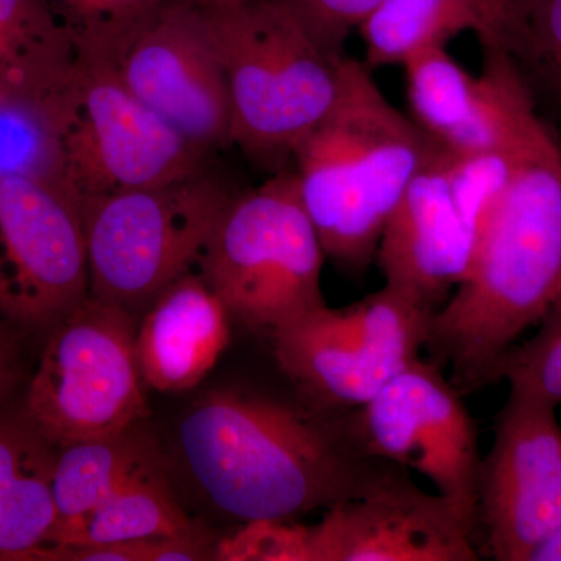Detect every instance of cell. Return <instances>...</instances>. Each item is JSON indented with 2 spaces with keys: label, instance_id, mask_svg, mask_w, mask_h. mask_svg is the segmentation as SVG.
Returning a JSON list of instances; mask_svg holds the SVG:
<instances>
[{
  "label": "cell",
  "instance_id": "obj_19",
  "mask_svg": "<svg viewBox=\"0 0 561 561\" xmlns=\"http://www.w3.org/2000/svg\"><path fill=\"white\" fill-rule=\"evenodd\" d=\"M147 421L57 448L51 471L55 523L92 511L125 483L162 465Z\"/></svg>",
  "mask_w": 561,
  "mask_h": 561
},
{
  "label": "cell",
  "instance_id": "obj_29",
  "mask_svg": "<svg viewBox=\"0 0 561 561\" xmlns=\"http://www.w3.org/2000/svg\"><path fill=\"white\" fill-rule=\"evenodd\" d=\"M518 62L561 105V0H530L526 49Z\"/></svg>",
  "mask_w": 561,
  "mask_h": 561
},
{
  "label": "cell",
  "instance_id": "obj_3",
  "mask_svg": "<svg viewBox=\"0 0 561 561\" xmlns=\"http://www.w3.org/2000/svg\"><path fill=\"white\" fill-rule=\"evenodd\" d=\"M437 146L391 105L364 62L345 57L334 105L291 157L327 257L348 275L367 272L390 214Z\"/></svg>",
  "mask_w": 561,
  "mask_h": 561
},
{
  "label": "cell",
  "instance_id": "obj_28",
  "mask_svg": "<svg viewBox=\"0 0 561 561\" xmlns=\"http://www.w3.org/2000/svg\"><path fill=\"white\" fill-rule=\"evenodd\" d=\"M300 22L313 43L332 57H343L351 32L383 0H272Z\"/></svg>",
  "mask_w": 561,
  "mask_h": 561
},
{
  "label": "cell",
  "instance_id": "obj_5",
  "mask_svg": "<svg viewBox=\"0 0 561 561\" xmlns=\"http://www.w3.org/2000/svg\"><path fill=\"white\" fill-rule=\"evenodd\" d=\"M327 260L302 205L295 172L236 194L214 231L198 272L231 320L265 337L302 313L327 305Z\"/></svg>",
  "mask_w": 561,
  "mask_h": 561
},
{
  "label": "cell",
  "instance_id": "obj_1",
  "mask_svg": "<svg viewBox=\"0 0 561 561\" xmlns=\"http://www.w3.org/2000/svg\"><path fill=\"white\" fill-rule=\"evenodd\" d=\"M176 456L203 500L239 524L327 512L408 470L368 448L359 409L328 408L295 383L290 394L231 387L198 398L176 427Z\"/></svg>",
  "mask_w": 561,
  "mask_h": 561
},
{
  "label": "cell",
  "instance_id": "obj_14",
  "mask_svg": "<svg viewBox=\"0 0 561 561\" xmlns=\"http://www.w3.org/2000/svg\"><path fill=\"white\" fill-rule=\"evenodd\" d=\"M306 561H474L476 524L409 470L305 526Z\"/></svg>",
  "mask_w": 561,
  "mask_h": 561
},
{
  "label": "cell",
  "instance_id": "obj_15",
  "mask_svg": "<svg viewBox=\"0 0 561 561\" xmlns=\"http://www.w3.org/2000/svg\"><path fill=\"white\" fill-rule=\"evenodd\" d=\"M476 247L454 205L437 146L390 214L376 262L386 284L435 313L467 278Z\"/></svg>",
  "mask_w": 561,
  "mask_h": 561
},
{
  "label": "cell",
  "instance_id": "obj_11",
  "mask_svg": "<svg viewBox=\"0 0 561 561\" xmlns=\"http://www.w3.org/2000/svg\"><path fill=\"white\" fill-rule=\"evenodd\" d=\"M88 297L83 203L62 184L0 180V317L41 342Z\"/></svg>",
  "mask_w": 561,
  "mask_h": 561
},
{
  "label": "cell",
  "instance_id": "obj_32",
  "mask_svg": "<svg viewBox=\"0 0 561 561\" xmlns=\"http://www.w3.org/2000/svg\"><path fill=\"white\" fill-rule=\"evenodd\" d=\"M10 94H14V92H11L10 88L7 87V84L3 83L2 80H0V103L5 101V99L9 98Z\"/></svg>",
  "mask_w": 561,
  "mask_h": 561
},
{
  "label": "cell",
  "instance_id": "obj_6",
  "mask_svg": "<svg viewBox=\"0 0 561 561\" xmlns=\"http://www.w3.org/2000/svg\"><path fill=\"white\" fill-rule=\"evenodd\" d=\"M234 192L209 168L83 202L90 295L142 312L198 271Z\"/></svg>",
  "mask_w": 561,
  "mask_h": 561
},
{
  "label": "cell",
  "instance_id": "obj_31",
  "mask_svg": "<svg viewBox=\"0 0 561 561\" xmlns=\"http://www.w3.org/2000/svg\"><path fill=\"white\" fill-rule=\"evenodd\" d=\"M530 561H561V523L549 535L548 540L542 542L540 548L535 551Z\"/></svg>",
  "mask_w": 561,
  "mask_h": 561
},
{
  "label": "cell",
  "instance_id": "obj_17",
  "mask_svg": "<svg viewBox=\"0 0 561 561\" xmlns=\"http://www.w3.org/2000/svg\"><path fill=\"white\" fill-rule=\"evenodd\" d=\"M530 0H383L360 22L368 69L401 65L426 47L448 46L460 33H474L482 49L523 57Z\"/></svg>",
  "mask_w": 561,
  "mask_h": 561
},
{
  "label": "cell",
  "instance_id": "obj_10",
  "mask_svg": "<svg viewBox=\"0 0 561 561\" xmlns=\"http://www.w3.org/2000/svg\"><path fill=\"white\" fill-rule=\"evenodd\" d=\"M92 57L108 61L136 99L198 149L232 146L230 90L203 3L164 0Z\"/></svg>",
  "mask_w": 561,
  "mask_h": 561
},
{
  "label": "cell",
  "instance_id": "obj_25",
  "mask_svg": "<svg viewBox=\"0 0 561 561\" xmlns=\"http://www.w3.org/2000/svg\"><path fill=\"white\" fill-rule=\"evenodd\" d=\"M537 327L529 341L508 351L501 381L557 409L561 404V295Z\"/></svg>",
  "mask_w": 561,
  "mask_h": 561
},
{
  "label": "cell",
  "instance_id": "obj_2",
  "mask_svg": "<svg viewBox=\"0 0 561 561\" xmlns=\"http://www.w3.org/2000/svg\"><path fill=\"white\" fill-rule=\"evenodd\" d=\"M560 295L561 142L538 117L470 273L432 317L427 360L461 394L500 382L508 351Z\"/></svg>",
  "mask_w": 561,
  "mask_h": 561
},
{
  "label": "cell",
  "instance_id": "obj_21",
  "mask_svg": "<svg viewBox=\"0 0 561 561\" xmlns=\"http://www.w3.org/2000/svg\"><path fill=\"white\" fill-rule=\"evenodd\" d=\"M79 50L50 0H0V80L14 94L51 95Z\"/></svg>",
  "mask_w": 561,
  "mask_h": 561
},
{
  "label": "cell",
  "instance_id": "obj_18",
  "mask_svg": "<svg viewBox=\"0 0 561 561\" xmlns=\"http://www.w3.org/2000/svg\"><path fill=\"white\" fill-rule=\"evenodd\" d=\"M55 454L20 402L0 413V561H25L54 527Z\"/></svg>",
  "mask_w": 561,
  "mask_h": 561
},
{
  "label": "cell",
  "instance_id": "obj_12",
  "mask_svg": "<svg viewBox=\"0 0 561 561\" xmlns=\"http://www.w3.org/2000/svg\"><path fill=\"white\" fill-rule=\"evenodd\" d=\"M560 523L557 409L511 390L479 468L476 542L491 560L530 561Z\"/></svg>",
  "mask_w": 561,
  "mask_h": 561
},
{
  "label": "cell",
  "instance_id": "obj_4",
  "mask_svg": "<svg viewBox=\"0 0 561 561\" xmlns=\"http://www.w3.org/2000/svg\"><path fill=\"white\" fill-rule=\"evenodd\" d=\"M205 14L230 90L232 144L262 165L291 161L334 105L346 55L321 50L272 0L205 5Z\"/></svg>",
  "mask_w": 561,
  "mask_h": 561
},
{
  "label": "cell",
  "instance_id": "obj_26",
  "mask_svg": "<svg viewBox=\"0 0 561 561\" xmlns=\"http://www.w3.org/2000/svg\"><path fill=\"white\" fill-rule=\"evenodd\" d=\"M77 50L102 55L164 0H50Z\"/></svg>",
  "mask_w": 561,
  "mask_h": 561
},
{
  "label": "cell",
  "instance_id": "obj_27",
  "mask_svg": "<svg viewBox=\"0 0 561 561\" xmlns=\"http://www.w3.org/2000/svg\"><path fill=\"white\" fill-rule=\"evenodd\" d=\"M216 557V542L205 530L142 540L72 546L35 553L32 561H205Z\"/></svg>",
  "mask_w": 561,
  "mask_h": 561
},
{
  "label": "cell",
  "instance_id": "obj_7",
  "mask_svg": "<svg viewBox=\"0 0 561 561\" xmlns=\"http://www.w3.org/2000/svg\"><path fill=\"white\" fill-rule=\"evenodd\" d=\"M136 316L90 295L41 339L20 408L55 448L150 419Z\"/></svg>",
  "mask_w": 561,
  "mask_h": 561
},
{
  "label": "cell",
  "instance_id": "obj_13",
  "mask_svg": "<svg viewBox=\"0 0 561 561\" xmlns=\"http://www.w3.org/2000/svg\"><path fill=\"white\" fill-rule=\"evenodd\" d=\"M359 423L376 456L420 472L476 524L478 427L440 367L421 357L411 362L362 405Z\"/></svg>",
  "mask_w": 561,
  "mask_h": 561
},
{
  "label": "cell",
  "instance_id": "obj_16",
  "mask_svg": "<svg viewBox=\"0 0 561 561\" xmlns=\"http://www.w3.org/2000/svg\"><path fill=\"white\" fill-rule=\"evenodd\" d=\"M142 312L136 353L151 390L194 389L230 345V313L198 271L173 280Z\"/></svg>",
  "mask_w": 561,
  "mask_h": 561
},
{
  "label": "cell",
  "instance_id": "obj_22",
  "mask_svg": "<svg viewBox=\"0 0 561 561\" xmlns=\"http://www.w3.org/2000/svg\"><path fill=\"white\" fill-rule=\"evenodd\" d=\"M61 90L51 95L10 94L0 103V180L65 186Z\"/></svg>",
  "mask_w": 561,
  "mask_h": 561
},
{
  "label": "cell",
  "instance_id": "obj_33",
  "mask_svg": "<svg viewBox=\"0 0 561 561\" xmlns=\"http://www.w3.org/2000/svg\"><path fill=\"white\" fill-rule=\"evenodd\" d=\"M203 5H227V3L236 2V0H197Z\"/></svg>",
  "mask_w": 561,
  "mask_h": 561
},
{
  "label": "cell",
  "instance_id": "obj_9",
  "mask_svg": "<svg viewBox=\"0 0 561 561\" xmlns=\"http://www.w3.org/2000/svg\"><path fill=\"white\" fill-rule=\"evenodd\" d=\"M61 106L65 186L81 203L209 168L210 153L147 108L103 58L79 54Z\"/></svg>",
  "mask_w": 561,
  "mask_h": 561
},
{
  "label": "cell",
  "instance_id": "obj_24",
  "mask_svg": "<svg viewBox=\"0 0 561 561\" xmlns=\"http://www.w3.org/2000/svg\"><path fill=\"white\" fill-rule=\"evenodd\" d=\"M526 136L511 149L453 153L442 147L454 205L474 234L476 243L511 184Z\"/></svg>",
  "mask_w": 561,
  "mask_h": 561
},
{
  "label": "cell",
  "instance_id": "obj_8",
  "mask_svg": "<svg viewBox=\"0 0 561 561\" xmlns=\"http://www.w3.org/2000/svg\"><path fill=\"white\" fill-rule=\"evenodd\" d=\"M434 312L386 286L345 308L302 313L268 335L273 359L302 393L356 411L419 359Z\"/></svg>",
  "mask_w": 561,
  "mask_h": 561
},
{
  "label": "cell",
  "instance_id": "obj_23",
  "mask_svg": "<svg viewBox=\"0 0 561 561\" xmlns=\"http://www.w3.org/2000/svg\"><path fill=\"white\" fill-rule=\"evenodd\" d=\"M412 121L445 146L471 116L481 79L472 76L446 46L426 47L401 62Z\"/></svg>",
  "mask_w": 561,
  "mask_h": 561
},
{
  "label": "cell",
  "instance_id": "obj_20",
  "mask_svg": "<svg viewBox=\"0 0 561 561\" xmlns=\"http://www.w3.org/2000/svg\"><path fill=\"white\" fill-rule=\"evenodd\" d=\"M201 530V526L190 518L176 501L164 465H160L125 483L92 511L55 523L43 545L28 553L25 561H32L35 553L50 549L142 540Z\"/></svg>",
  "mask_w": 561,
  "mask_h": 561
},
{
  "label": "cell",
  "instance_id": "obj_30",
  "mask_svg": "<svg viewBox=\"0 0 561 561\" xmlns=\"http://www.w3.org/2000/svg\"><path fill=\"white\" fill-rule=\"evenodd\" d=\"M31 334L0 317V413L21 401L33 367L28 359Z\"/></svg>",
  "mask_w": 561,
  "mask_h": 561
}]
</instances>
